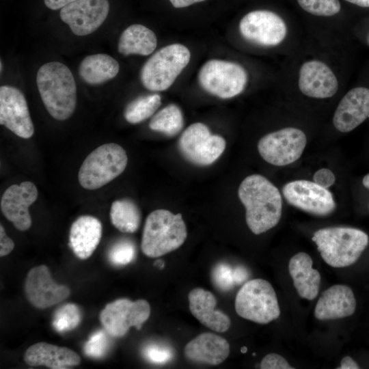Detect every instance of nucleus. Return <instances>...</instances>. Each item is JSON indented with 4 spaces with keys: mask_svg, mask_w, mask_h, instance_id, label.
I'll use <instances>...</instances> for the list:
<instances>
[{
    "mask_svg": "<svg viewBox=\"0 0 369 369\" xmlns=\"http://www.w3.org/2000/svg\"><path fill=\"white\" fill-rule=\"evenodd\" d=\"M340 51L308 35L295 52L284 58L280 86L314 100L336 97L343 86Z\"/></svg>",
    "mask_w": 369,
    "mask_h": 369,
    "instance_id": "obj_1",
    "label": "nucleus"
},
{
    "mask_svg": "<svg viewBox=\"0 0 369 369\" xmlns=\"http://www.w3.org/2000/svg\"><path fill=\"white\" fill-rule=\"evenodd\" d=\"M238 32L244 41L274 51L284 58L295 52L308 36L305 29L296 28L284 16L266 9L245 14L239 21Z\"/></svg>",
    "mask_w": 369,
    "mask_h": 369,
    "instance_id": "obj_2",
    "label": "nucleus"
},
{
    "mask_svg": "<svg viewBox=\"0 0 369 369\" xmlns=\"http://www.w3.org/2000/svg\"><path fill=\"white\" fill-rule=\"evenodd\" d=\"M245 208V220L249 230L260 234L275 227L282 213V199L277 188L259 174L246 177L238 190Z\"/></svg>",
    "mask_w": 369,
    "mask_h": 369,
    "instance_id": "obj_3",
    "label": "nucleus"
},
{
    "mask_svg": "<svg viewBox=\"0 0 369 369\" xmlns=\"http://www.w3.org/2000/svg\"><path fill=\"white\" fill-rule=\"evenodd\" d=\"M36 83L42 102L57 120H66L77 105V85L70 70L59 62L43 64L36 75Z\"/></svg>",
    "mask_w": 369,
    "mask_h": 369,
    "instance_id": "obj_4",
    "label": "nucleus"
},
{
    "mask_svg": "<svg viewBox=\"0 0 369 369\" xmlns=\"http://www.w3.org/2000/svg\"><path fill=\"white\" fill-rule=\"evenodd\" d=\"M312 240L322 258L334 268L348 266L360 257L369 242L364 231L350 227H331L316 231Z\"/></svg>",
    "mask_w": 369,
    "mask_h": 369,
    "instance_id": "obj_5",
    "label": "nucleus"
},
{
    "mask_svg": "<svg viewBox=\"0 0 369 369\" xmlns=\"http://www.w3.org/2000/svg\"><path fill=\"white\" fill-rule=\"evenodd\" d=\"M187 236V227L180 213L157 209L146 219L141 249L148 257H160L179 248Z\"/></svg>",
    "mask_w": 369,
    "mask_h": 369,
    "instance_id": "obj_6",
    "label": "nucleus"
},
{
    "mask_svg": "<svg viewBox=\"0 0 369 369\" xmlns=\"http://www.w3.org/2000/svg\"><path fill=\"white\" fill-rule=\"evenodd\" d=\"M191 53L187 46L176 43L155 52L143 65L139 77L144 87L152 92L165 91L188 65Z\"/></svg>",
    "mask_w": 369,
    "mask_h": 369,
    "instance_id": "obj_7",
    "label": "nucleus"
},
{
    "mask_svg": "<svg viewBox=\"0 0 369 369\" xmlns=\"http://www.w3.org/2000/svg\"><path fill=\"white\" fill-rule=\"evenodd\" d=\"M127 163L126 152L121 146L114 143L103 144L83 161L78 174L79 182L84 189H99L120 176Z\"/></svg>",
    "mask_w": 369,
    "mask_h": 369,
    "instance_id": "obj_8",
    "label": "nucleus"
},
{
    "mask_svg": "<svg viewBox=\"0 0 369 369\" xmlns=\"http://www.w3.org/2000/svg\"><path fill=\"white\" fill-rule=\"evenodd\" d=\"M201 87L208 93L223 99L241 94L249 81L247 70L239 63L210 59L201 67L198 74Z\"/></svg>",
    "mask_w": 369,
    "mask_h": 369,
    "instance_id": "obj_9",
    "label": "nucleus"
},
{
    "mask_svg": "<svg viewBox=\"0 0 369 369\" xmlns=\"http://www.w3.org/2000/svg\"><path fill=\"white\" fill-rule=\"evenodd\" d=\"M234 307L238 316L259 324H267L280 315L276 293L263 279L245 282L236 294Z\"/></svg>",
    "mask_w": 369,
    "mask_h": 369,
    "instance_id": "obj_10",
    "label": "nucleus"
},
{
    "mask_svg": "<svg viewBox=\"0 0 369 369\" xmlns=\"http://www.w3.org/2000/svg\"><path fill=\"white\" fill-rule=\"evenodd\" d=\"M307 143L305 133L297 127L286 126L264 135L258 143V150L267 163L285 166L297 161Z\"/></svg>",
    "mask_w": 369,
    "mask_h": 369,
    "instance_id": "obj_11",
    "label": "nucleus"
},
{
    "mask_svg": "<svg viewBox=\"0 0 369 369\" xmlns=\"http://www.w3.org/2000/svg\"><path fill=\"white\" fill-rule=\"evenodd\" d=\"M225 139L212 134L206 125L196 122L188 126L178 141V149L184 158L197 166L213 164L223 154Z\"/></svg>",
    "mask_w": 369,
    "mask_h": 369,
    "instance_id": "obj_12",
    "label": "nucleus"
},
{
    "mask_svg": "<svg viewBox=\"0 0 369 369\" xmlns=\"http://www.w3.org/2000/svg\"><path fill=\"white\" fill-rule=\"evenodd\" d=\"M150 315V305L144 299H119L106 305L99 316L105 331L113 337H122L131 327L140 329Z\"/></svg>",
    "mask_w": 369,
    "mask_h": 369,
    "instance_id": "obj_13",
    "label": "nucleus"
},
{
    "mask_svg": "<svg viewBox=\"0 0 369 369\" xmlns=\"http://www.w3.org/2000/svg\"><path fill=\"white\" fill-rule=\"evenodd\" d=\"M282 193L288 204L315 215H328L336 208L332 193L314 182L291 181L284 186Z\"/></svg>",
    "mask_w": 369,
    "mask_h": 369,
    "instance_id": "obj_14",
    "label": "nucleus"
},
{
    "mask_svg": "<svg viewBox=\"0 0 369 369\" xmlns=\"http://www.w3.org/2000/svg\"><path fill=\"white\" fill-rule=\"evenodd\" d=\"M109 12L108 0H76L59 12L60 18L77 36H87L97 30Z\"/></svg>",
    "mask_w": 369,
    "mask_h": 369,
    "instance_id": "obj_15",
    "label": "nucleus"
},
{
    "mask_svg": "<svg viewBox=\"0 0 369 369\" xmlns=\"http://www.w3.org/2000/svg\"><path fill=\"white\" fill-rule=\"evenodd\" d=\"M0 124L24 139L31 137L34 133L26 99L14 87H0Z\"/></svg>",
    "mask_w": 369,
    "mask_h": 369,
    "instance_id": "obj_16",
    "label": "nucleus"
},
{
    "mask_svg": "<svg viewBox=\"0 0 369 369\" xmlns=\"http://www.w3.org/2000/svg\"><path fill=\"white\" fill-rule=\"evenodd\" d=\"M24 290L27 299L39 309L56 305L70 294L68 287L54 282L46 265L35 266L28 272Z\"/></svg>",
    "mask_w": 369,
    "mask_h": 369,
    "instance_id": "obj_17",
    "label": "nucleus"
},
{
    "mask_svg": "<svg viewBox=\"0 0 369 369\" xmlns=\"http://www.w3.org/2000/svg\"><path fill=\"white\" fill-rule=\"evenodd\" d=\"M369 118V87L357 85L348 90L338 103L332 117L336 130L346 133Z\"/></svg>",
    "mask_w": 369,
    "mask_h": 369,
    "instance_id": "obj_18",
    "label": "nucleus"
},
{
    "mask_svg": "<svg viewBox=\"0 0 369 369\" xmlns=\"http://www.w3.org/2000/svg\"><path fill=\"white\" fill-rule=\"evenodd\" d=\"M36 185L29 181L12 184L3 193L1 199V210L4 217L20 231H25L31 226L29 207L38 197Z\"/></svg>",
    "mask_w": 369,
    "mask_h": 369,
    "instance_id": "obj_19",
    "label": "nucleus"
},
{
    "mask_svg": "<svg viewBox=\"0 0 369 369\" xmlns=\"http://www.w3.org/2000/svg\"><path fill=\"white\" fill-rule=\"evenodd\" d=\"M356 300L352 289L346 285L336 284L325 290L314 309L315 317L321 320L342 318L355 311Z\"/></svg>",
    "mask_w": 369,
    "mask_h": 369,
    "instance_id": "obj_20",
    "label": "nucleus"
},
{
    "mask_svg": "<svg viewBox=\"0 0 369 369\" xmlns=\"http://www.w3.org/2000/svg\"><path fill=\"white\" fill-rule=\"evenodd\" d=\"M188 299L191 314L202 325L219 333L228 330L231 320L223 312L215 310L217 300L211 292L196 288L189 292Z\"/></svg>",
    "mask_w": 369,
    "mask_h": 369,
    "instance_id": "obj_21",
    "label": "nucleus"
},
{
    "mask_svg": "<svg viewBox=\"0 0 369 369\" xmlns=\"http://www.w3.org/2000/svg\"><path fill=\"white\" fill-rule=\"evenodd\" d=\"M24 361L31 366H44L52 369H64L79 365L81 357L70 348L42 342L30 346L26 350Z\"/></svg>",
    "mask_w": 369,
    "mask_h": 369,
    "instance_id": "obj_22",
    "label": "nucleus"
},
{
    "mask_svg": "<svg viewBox=\"0 0 369 369\" xmlns=\"http://www.w3.org/2000/svg\"><path fill=\"white\" fill-rule=\"evenodd\" d=\"M185 357L193 361L219 365L230 354V344L223 337L213 333H203L189 342L184 348Z\"/></svg>",
    "mask_w": 369,
    "mask_h": 369,
    "instance_id": "obj_23",
    "label": "nucleus"
},
{
    "mask_svg": "<svg viewBox=\"0 0 369 369\" xmlns=\"http://www.w3.org/2000/svg\"><path fill=\"white\" fill-rule=\"evenodd\" d=\"M102 223L95 217L82 215L72 224L69 246L77 258H90L98 245L102 236Z\"/></svg>",
    "mask_w": 369,
    "mask_h": 369,
    "instance_id": "obj_24",
    "label": "nucleus"
},
{
    "mask_svg": "<svg viewBox=\"0 0 369 369\" xmlns=\"http://www.w3.org/2000/svg\"><path fill=\"white\" fill-rule=\"evenodd\" d=\"M312 259L305 252L293 256L288 263V271L299 295L312 301L318 294L320 284L319 272L312 268Z\"/></svg>",
    "mask_w": 369,
    "mask_h": 369,
    "instance_id": "obj_25",
    "label": "nucleus"
},
{
    "mask_svg": "<svg viewBox=\"0 0 369 369\" xmlns=\"http://www.w3.org/2000/svg\"><path fill=\"white\" fill-rule=\"evenodd\" d=\"M119 70V64L113 57L97 53L85 57L79 66L78 72L85 83L97 85L115 77Z\"/></svg>",
    "mask_w": 369,
    "mask_h": 369,
    "instance_id": "obj_26",
    "label": "nucleus"
},
{
    "mask_svg": "<svg viewBox=\"0 0 369 369\" xmlns=\"http://www.w3.org/2000/svg\"><path fill=\"white\" fill-rule=\"evenodd\" d=\"M157 39L154 31L140 24H133L126 28L120 36L118 52L124 55L146 56L155 50Z\"/></svg>",
    "mask_w": 369,
    "mask_h": 369,
    "instance_id": "obj_27",
    "label": "nucleus"
},
{
    "mask_svg": "<svg viewBox=\"0 0 369 369\" xmlns=\"http://www.w3.org/2000/svg\"><path fill=\"white\" fill-rule=\"evenodd\" d=\"M112 224L120 232L133 233L141 223V212L137 205L129 198L115 200L111 206Z\"/></svg>",
    "mask_w": 369,
    "mask_h": 369,
    "instance_id": "obj_28",
    "label": "nucleus"
},
{
    "mask_svg": "<svg viewBox=\"0 0 369 369\" xmlns=\"http://www.w3.org/2000/svg\"><path fill=\"white\" fill-rule=\"evenodd\" d=\"M184 125L181 109L175 104H169L158 111L150 120L151 130L167 136H175L180 132Z\"/></svg>",
    "mask_w": 369,
    "mask_h": 369,
    "instance_id": "obj_29",
    "label": "nucleus"
},
{
    "mask_svg": "<svg viewBox=\"0 0 369 369\" xmlns=\"http://www.w3.org/2000/svg\"><path fill=\"white\" fill-rule=\"evenodd\" d=\"M161 104V97L158 94L140 96L125 107L124 117L130 124L140 123L152 116Z\"/></svg>",
    "mask_w": 369,
    "mask_h": 369,
    "instance_id": "obj_30",
    "label": "nucleus"
},
{
    "mask_svg": "<svg viewBox=\"0 0 369 369\" xmlns=\"http://www.w3.org/2000/svg\"><path fill=\"white\" fill-rule=\"evenodd\" d=\"M299 8L312 17L320 19H333L342 10L340 0H296Z\"/></svg>",
    "mask_w": 369,
    "mask_h": 369,
    "instance_id": "obj_31",
    "label": "nucleus"
},
{
    "mask_svg": "<svg viewBox=\"0 0 369 369\" xmlns=\"http://www.w3.org/2000/svg\"><path fill=\"white\" fill-rule=\"evenodd\" d=\"M81 318L79 308L74 303H66L55 311L52 325L57 331L64 332L76 328L80 323Z\"/></svg>",
    "mask_w": 369,
    "mask_h": 369,
    "instance_id": "obj_32",
    "label": "nucleus"
},
{
    "mask_svg": "<svg viewBox=\"0 0 369 369\" xmlns=\"http://www.w3.org/2000/svg\"><path fill=\"white\" fill-rule=\"evenodd\" d=\"M135 254V246L131 241L120 240L111 247L108 256L113 264L123 266L132 262Z\"/></svg>",
    "mask_w": 369,
    "mask_h": 369,
    "instance_id": "obj_33",
    "label": "nucleus"
},
{
    "mask_svg": "<svg viewBox=\"0 0 369 369\" xmlns=\"http://www.w3.org/2000/svg\"><path fill=\"white\" fill-rule=\"evenodd\" d=\"M212 279L215 285L222 291L230 290L237 285L235 267L226 263H219L214 267Z\"/></svg>",
    "mask_w": 369,
    "mask_h": 369,
    "instance_id": "obj_34",
    "label": "nucleus"
},
{
    "mask_svg": "<svg viewBox=\"0 0 369 369\" xmlns=\"http://www.w3.org/2000/svg\"><path fill=\"white\" fill-rule=\"evenodd\" d=\"M106 333L98 331L90 336L84 345V353L86 355L93 358H100L105 355L109 346Z\"/></svg>",
    "mask_w": 369,
    "mask_h": 369,
    "instance_id": "obj_35",
    "label": "nucleus"
},
{
    "mask_svg": "<svg viewBox=\"0 0 369 369\" xmlns=\"http://www.w3.org/2000/svg\"><path fill=\"white\" fill-rule=\"evenodd\" d=\"M145 357L152 363L163 364L173 358V351L166 345L150 344L144 350Z\"/></svg>",
    "mask_w": 369,
    "mask_h": 369,
    "instance_id": "obj_36",
    "label": "nucleus"
},
{
    "mask_svg": "<svg viewBox=\"0 0 369 369\" xmlns=\"http://www.w3.org/2000/svg\"><path fill=\"white\" fill-rule=\"evenodd\" d=\"M262 369H294L286 359L279 354L269 353L265 355L261 361Z\"/></svg>",
    "mask_w": 369,
    "mask_h": 369,
    "instance_id": "obj_37",
    "label": "nucleus"
},
{
    "mask_svg": "<svg viewBox=\"0 0 369 369\" xmlns=\"http://www.w3.org/2000/svg\"><path fill=\"white\" fill-rule=\"evenodd\" d=\"M333 173L327 168H322L316 171L313 176V180L319 186L327 189L335 182Z\"/></svg>",
    "mask_w": 369,
    "mask_h": 369,
    "instance_id": "obj_38",
    "label": "nucleus"
},
{
    "mask_svg": "<svg viewBox=\"0 0 369 369\" xmlns=\"http://www.w3.org/2000/svg\"><path fill=\"white\" fill-rule=\"evenodd\" d=\"M14 241L6 235L3 226L0 225V256L1 257L8 255L14 249Z\"/></svg>",
    "mask_w": 369,
    "mask_h": 369,
    "instance_id": "obj_39",
    "label": "nucleus"
},
{
    "mask_svg": "<svg viewBox=\"0 0 369 369\" xmlns=\"http://www.w3.org/2000/svg\"><path fill=\"white\" fill-rule=\"evenodd\" d=\"M76 0H44L45 5L51 10L62 9Z\"/></svg>",
    "mask_w": 369,
    "mask_h": 369,
    "instance_id": "obj_40",
    "label": "nucleus"
},
{
    "mask_svg": "<svg viewBox=\"0 0 369 369\" xmlns=\"http://www.w3.org/2000/svg\"><path fill=\"white\" fill-rule=\"evenodd\" d=\"M339 369H358V364L350 356L344 357L340 361Z\"/></svg>",
    "mask_w": 369,
    "mask_h": 369,
    "instance_id": "obj_41",
    "label": "nucleus"
},
{
    "mask_svg": "<svg viewBox=\"0 0 369 369\" xmlns=\"http://www.w3.org/2000/svg\"><path fill=\"white\" fill-rule=\"evenodd\" d=\"M204 1L205 0H169L172 5L176 8H185Z\"/></svg>",
    "mask_w": 369,
    "mask_h": 369,
    "instance_id": "obj_42",
    "label": "nucleus"
},
{
    "mask_svg": "<svg viewBox=\"0 0 369 369\" xmlns=\"http://www.w3.org/2000/svg\"><path fill=\"white\" fill-rule=\"evenodd\" d=\"M361 8H369V0H344Z\"/></svg>",
    "mask_w": 369,
    "mask_h": 369,
    "instance_id": "obj_43",
    "label": "nucleus"
},
{
    "mask_svg": "<svg viewBox=\"0 0 369 369\" xmlns=\"http://www.w3.org/2000/svg\"><path fill=\"white\" fill-rule=\"evenodd\" d=\"M363 185L369 189V174H366L362 180Z\"/></svg>",
    "mask_w": 369,
    "mask_h": 369,
    "instance_id": "obj_44",
    "label": "nucleus"
},
{
    "mask_svg": "<svg viewBox=\"0 0 369 369\" xmlns=\"http://www.w3.org/2000/svg\"><path fill=\"white\" fill-rule=\"evenodd\" d=\"M156 264L159 266L160 268H163V265H164V263L162 260H159L156 262Z\"/></svg>",
    "mask_w": 369,
    "mask_h": 369,
    "instance_id": "obj_45",
    "label": "nucleus"
},
{
    "mask_svg": "<svg viewBox=\"0 0 369 369\" xmlns=\"http://www.w3.org/2000/svg\"><path fill=\"white\" fill-rule=\"evenodd\" d=\"M247 351V347H245V346H243V347L241 348V353H246Z\"/></svg>",
    "mask_w": 369,
    "mask_h": 369,
    "instance_id": "obj_46",
    "label": "nucleus"
},
{
    "mask_svg": "<svg viewBox=\"0 0 369 369\" xmlns=\"http://www.w3.org/2000/svg\"><path fill=\"white\" fill-rule=\"evenodd\" d=\"M366 38V42L369 45V31H368Z\"/></svg>",
    "mask_w": 369,
    "mask_h": 369,
    "instance_id": "obj_47",
    "label": "nucleus"
},
{
    "mask_svg": "<svg viewBox=\"0 0 369 369\" xmlns=\"http://www.w3.org/2000/svg\"><path fill=\"white\" fill-rule=\"evenodd\" d=\"M0 65H1V68H0V70H1V71H2V69H3V68H2V62H1V61Z\"/></svg>",
    "mask_w": 369,
    "mask_h": 369,
    "instance_id": "obj_48",
    "label": "nucleus"
}]
</instances>
